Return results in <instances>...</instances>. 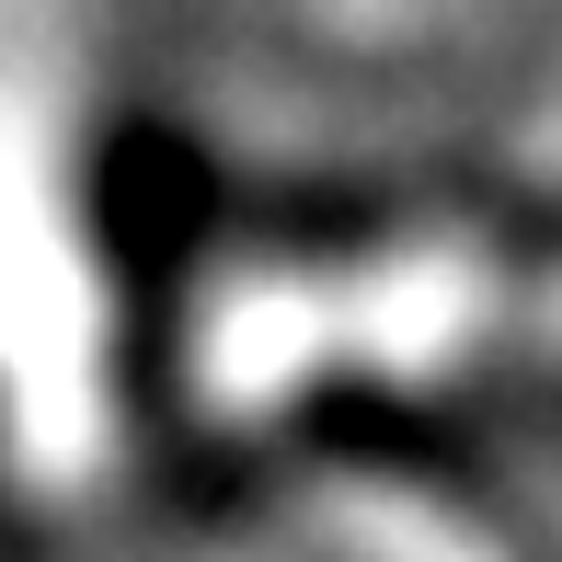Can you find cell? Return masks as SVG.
Returning a JSON list of instances; mask_svg holds the SVG:
<instances>
[{
	"mask_svg": "<svg viewBox=\"0 0 562 562\" xmlns=\"http://www.w3.org/2000/svg\"><path fill=\"white\" fill-rule=\"evenodd\" d=\"M517 334L540 345V356H562V276H551V288H528V299H517Z\"/></svg>",
	"mask_w": 562,
	"mask_h": 562,
	"instance_id": "cell-3",
	"label": "cell"
},
{
	"mask_svg": "<svg viewBox=\"0 0 562 562\" xmlns=\"http://www.w3.org/2000/svg\"><path fill=\"white\" fill-rule=\"evenodd\" d=\"M334 334H345V368L437 379L494 334V276L471 241H414L391 265H368L356 288H334Z\"/></svg>",
	"mask_w": 562,
	"mask_h": 562,
	"instance_id": "cell-1",
	"label": "cell"
},
{
	"mask_svg": "<svg viewBox=\"0 0 562 562\" xmlns=\"http://www.w3.org/2000/svg\"><path fill=\"white\" fill-rule=\"evenodd\" d=\"M322 540H334L345 562H505L494 540H482L471 517H448L437 494H414V482H322L311 494Z\"/></svg>",
	"mask_w": 562,
	"mask_h": 562,
	"instance_id": "cell-2",
	"label": "cell"
},
{
	"mask_svg": "<svg viewBox=\"0 0 562 562\" xmlns=\"http://www.w3.org/2000/svg\"><path fill=\"white\" fill-rule=\"evenodd\" d=\"M517 161L540 172V184H562V92H551V115H540V126H528V138H517Z\"/></svg>",
	"mask_w": 562,
	"mask_h": 562,
	"instance_id": "cell-4",
	"label": "cell"
},
{
	"mask_svg": "<svg viewBox=\"0 0 562 562\" xmlns=\"http://www.w3.org/2000/svg\"><path fill=\"white\" fill-rule=\"evenodd\" d=\"M368 23H414V12H437V0H356Z\"/></svg>",
	"mask_w": 562,
	"mask_h": 562,
	"instance_id": "cell-5",
	"label": "cell"
}]
</instances>
